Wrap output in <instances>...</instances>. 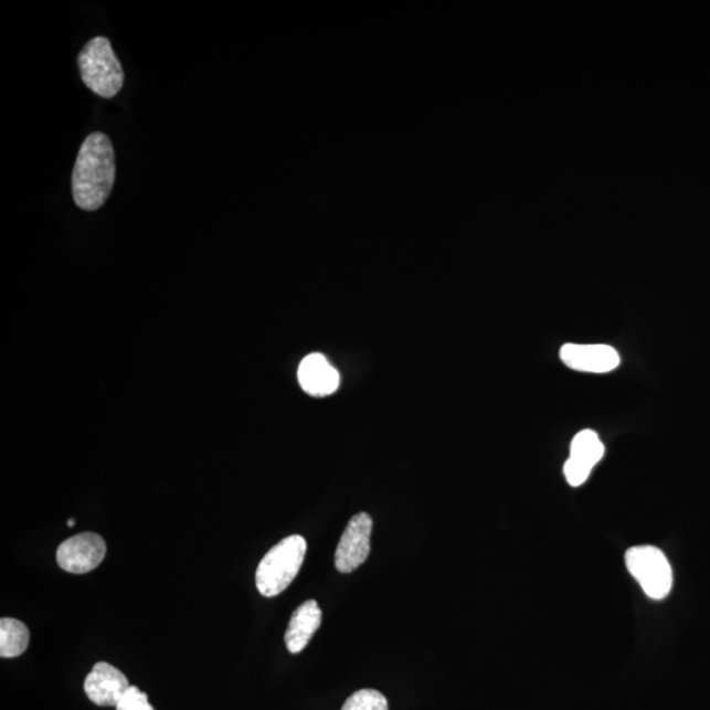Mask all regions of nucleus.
<instances>
[{
	"instance_id": "13",
	"label": "nucleus",
	"mask_w": 710,
	"mask_h": 710,
	"mask_svg": "<svg viewBox=\"0 0 710 710\" xmlns=\"http://www.w3.org/2000/svg\"><path fill=\"white\" fill-rule=\"evenodd\" d=\"M341 710H389V702L375 689H361L345 701Z\"/></svg>"
},
{
	"instance_id": "11",
	"label": "nucleus",
	"mask_w": 710,
	"mask_h": 710,
	"mask_svg": "<svg viewBox=\"0 0 710 710\" xmlns=\"http://www.w3.org/2000/svg\"><path fill=\"white\" fill-rule=\"evenodd\" d=\"M322 622V613L315 600H308L294 612L287 627L285 643L287 650L299 654L306 649Z\"/></svg>"
},
{
	"instance_id": "10",
	"label": "nucleus",
	"mask_w": 710,
	"mask_h": 710,
	"mask_svg": "<svg viewBox=\"0 0 710 710\" xmlns=\"http://www.w3.org/2000/svg\"><path fill=\"white\" fill-rule=\"evenodd\" d=\"M298 379L301 389L316 398L333 394L340 385L339 371L320 353L309 354L301 361Z\"/></svg>"
},
{
	"instance_id": "3",
	"label": "nucleus",
	"mask_w": 710,
	"mask_h": 710,
	"mask_svg": "<svg viewBox=\"0 0 710 710\" xmlns=\"http://www.w3.org/2000/svg\"><path fill=\"white\" fill-rule=\"evenodd\" d=\"M78 65L85 85L96 95L112 99L120 93L124 72L108 39L89 40L80 53Z\"/></svg>"
},
{
	"instance_id": "4",
	"label": "nucleus",
	"mask_w": 710,
	"mask_h": 710,
	"mask_svg": "<svg viewBox=\"0 0 710 710\" xmlns=\"http://www.w3.org/2000/svg\"><path fill=\"white\" fill-rule=\"evenodd\" d=\"M625 564L647 597L664 600L670 595L674 572L664 551L650 544L634 547L626 551Z\"/></svg>"
},
{
	"instance_id": "2",
	"label": "nucleus",
	"mask_w": 710,
	"mask_h": 710,
	"mask_svg": "<svg viewBox=\"0 0 710 710\" xmlns=\"http://www.w3.org/2000/svg\"><path fill=\"white\" fill-rule=\"evenodd\" d=\"M307 553V542L299 534L287 537L268 551L258 564L256 584L265 597L278 596L299 574Z\"/></svg>"
},
{
	"instance_id": "7",
	"label": "nucleus",
	"mask_w": 710,
	"mask_h": 710,
	"mask_svg": "<svg viewBox=\"0 0 710 710\" xmlns=\"http://www.w3.org/2000/svg\"><path fill=\"white\" fill-rule=\"evenodd\" d=\"M604 452L596 432L585 430L577 433L571 443L570 458L563 467L568 484L572 487L582 486L590 478L592 468L602 460Z\"/></svg>"
},
{
	"instance_id": "5",
	"label": "nucleus",
	"mask_w": 710,
	"mask_h": 710,
	"mask_svg": "<svg viewBox=\"0 0 710 710\" xmlns=\"http://www.w3.org/2000/svg\"><path fill=\"white\" fill-rule=\"evenodd\" d=\"M371 532L370 515L362 512L351 517L335 555L336 569L342 574H349L367 562L371 549Z\"/></svg>"
},
{
	"instance_id": "9",
	"label": "nucleus",
	"mask_w": 710,
	"mask_h": 710,
	"mask_svg": "<svg viewBox=\"0 0 710 710\" xmlns=\"http://www.w3.org/2000/svg\"><path fill=\"white\" fill-rule=\"evenodd\" d=\"M129 687L126 675L106 661L94 666L84 686L87 698L99 707H116Z\"/></svg>"
},
{
	"instance_id": "8",
	"label": "nucleus",
	"mask_w": 710,
	"mask_h": 710,
	"mask_svg": "<svg viewBox=\"0 0 710 710\" xmlns=\"http://www.w3.org/2000/svg\"><path fill=\"white\" fill-rule=\"evenodd\" d=\"M561 360L568 368L582 372L605 374L619 367V354L608 345L566 343L561 349Z\"/></svg>"
},
{
	"instance_id": "6",
	"label": "nucleus",
	"mask_w": 710,
	"mask_h": 710,
	"mask_svg": "<svg viewBox=\"0 0 710 710\" xmlns=\"http://www.w3.org/2000/svg\"><path fill=\"white\" fill-rule=\"evenodd\" d=\"M106 553L105 540L99 534L86 532L60 544L57 562L62 570L72 574H86L99 566Z\"/></svg>"
},
{
	"instance_id": "12",
	"label": "nucleus",
	"mask_w": 710,
	"mask_h": 710,
	"mask_svg": "<svg viewBox=\"0 0 710 710\" xmlns=\"http://www.w3.org/2000/svg\"><path fill=\"white\" fill-rule=\"evenodd\" d=\"M30 645V630L17 618L0 619V655L2 658H17Z\"/></svg>"
},
{
	"instance_id": "15",
	"label": "nucleus",
	"mask_w": 710,
	"mask_h": 710,
	"mask_svg": "<svg viewBox=\"0 0 710 710\" xmlns=\"http://www.w3.org/2000/svg\"><path fill=\"white\" fill-rule=\"evenodd\" d=\"M74 523H75L74 519H72L71 521H67V526L71 527V528L74 527Z\"/></svg>"
},
{
	"instance_id": "14",
	"label": "nucleus",
	"mask_w": 710,
	"mask_h": 710,
	"mask_svg": "<svg viewBox=\"0 0 710 710\" xmlns=\"http://www.w3.org/2000/svg\"><path fill=\"white\" fill-rule=\"evenodd\" d=\"M117 710H155L150 706L148 695L140 691L139 688L130 686L127 692L123 695L119 704L116 706Z\"/></svg>"
},
{
	"instance_id": "1",
	"label": "nucleus",
	"mask_w": 710,
	"mask_h": 710,
	"mask_svg": "<svg viewBox=\"0 0 710 710\" xmlns=\"http://www.w3.org/2000/svg\"><path fill=\"white\" fill-rule=\"evenodd\" d=\"M115 150L109 137L89 135L80 150L73 170V198L81 210L96 211L105 205L115 184Z\"/></svg>"
}]
</instances>
